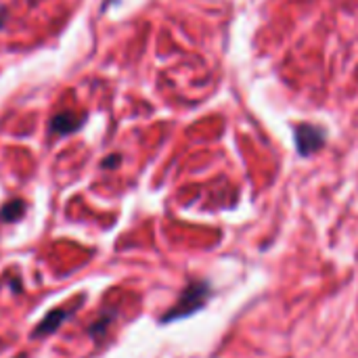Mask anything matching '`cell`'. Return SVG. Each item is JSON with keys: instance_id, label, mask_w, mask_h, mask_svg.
Segmentation results:
<instances>
[{"instance_id": "5", "label": "cell", "mask_w": 358, "mask_h": 358, "mask_svg": "<svg viewBox=\"0 0 358 358\" xmlns=\"http://www.w3.org/2000/svg\"><path fill=\"white\" fill-rule=\"evenodd\" d=\"M25 201L23 199H10L0 208V222H15L19 218H23L25 214Z\"/></svg>"}, {"instance_id": "7", "label": "cell", "mask_w": 358, "mask_h": 358, "mask_svg": "<svg viewBox=\"0 0 358 358\" xmlns=\"http://www.w3.org/2000/svg\"><path fill=\"white\" fill-rule=\"evenodd\" d=\"M120 159H122L120 155H109V157H107V159L103 162V168H111V166H117V164H120Z\"/></svg>"}, {"instance_id": "6", "label": "cell", "mask_w": 358, "mask_h": 358, "mask_svg": "<svg viewBox=\"0 0 358 358\" xmlns=\"http://www.w3.org/2000/svg\"><path fill=\"white\" fill-rule=\"evenodd\" d=\"M113 313H105L103 315V319L101 321H94L92 325H90V329H88V334L94 338V340H99V338H103L105 336V331H107V327L111 325V321H113Z\"/></svg>"}, {"instance_id": "1", "label": "cell", "mask_w": 358, "mask_h": 358, "mask_svg": "<svg viewBox=\"0 0 358 358\" xmlns=\"http://www.w3.org/2000/svg\"><path fill=\"white\" fill-rule=\"evenodd\" d=\"M214 296V287L210 281L206 279H193L185 285V289L180 292L178 300L162 315L159 323H176L182 319H189L193 315H197L199 310H203L208 306V302Z\"/></svg>"}, {"instance_id": "8", "label": "cell", "mask_w": 358, "mask_h": 358, "mask_svg": "<svg viewBox=\"0 0 358 358\" xmlns=\"http://www.w3.org/2000/svg\"><path fill=\"white\" fill-rule=\"evenodd\" d=\"M4 21H6V10H4V8H0V27L4 25Z\"/></svg>"}, {"instance_id": "2", "label": "cell", "mask_w": 358, "mask_h": 358, "mask_svg": "<svg viewBox=\"0 0 358 358\" xmlns=\"http://www.w3.org/2000/svg\"><path fill=\"white\" fill-rule=\"evenodd\" d=\"M294 138H296V149L302 157L319 153L327 141L325 130L317 124H298L294 128Z\"/></svg>"}, {"instance_id": "3", "label": "cell", "mask_w": 358, "mask_h": 358, "mask_svg": "<svg viewBox=\"0 0 358 358\" xmlns=\"http://www.w3.org/2000/svg\"><path fill=\"white\" fill-rule=\"evenodd\" d=\"M71 315H73V310H65V308H55V310H50V313L36 325V329L31 331V338L38 340V338H46V336L55 334V331L61 327V323L67 321Z\"/></svg>"}, {"instance_id": "4", "label": "cell", "mask_w": 358, "mask_h": 358, "mask_svg": "<svg viewBox=\"0 0 358 358\" xmlns=\"http://www.w3.org/2000/svg\"><path fill=\"white\" fill-rule=\"evenodd\" d=\"M82 124H84V117H78L76 113L67 111V113H59V115L52 117L50 130H52L55 134H71V132H76Z\"/></svg>"}]
</instances>
